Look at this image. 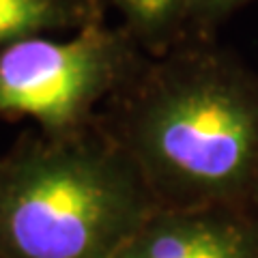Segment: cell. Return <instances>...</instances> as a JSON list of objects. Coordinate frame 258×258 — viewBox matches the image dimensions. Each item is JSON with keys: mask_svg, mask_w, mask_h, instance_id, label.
<instances>
[{"mask_svg": "<svg viewBox=\"0 0 258 258\" xmlns=\"http://www.w3.org/2000/svg\"><path fill=\"white\" fill-rule=\"evenodd\" d=\"M157 205L101 127L24 136L0 155V254L114 258Z\"/></svg>", "mask_w": 258, "mask_h": 258, "instance_id": "7a4b0ae2", "label": "cell"}, {"mask_svg": "<svg viewBox=\"0 0 258 258\" xmlns=\"http://www.w3.org/2000/svg\"><path fill=\"white\" fill-rule=\"evenodd\" d=\"M129 32L97 20L71 37H30L0 50V118H30L47 136L93 127L97 108L136 69Z\"/></svg>", "mask_w": 258, "mask_h": 258, "instance_id": "3957f363", "label": "cell"}, {"mask_svg": "<svg viewBox=\"0 0 258 258\" xmlns=\"http://www.w3.org/2000/svg\"><path fill=\"white\" fill-rule=\"evenodd\" d=\"M101 127L157 207L258 203V76L213 50H187L136 71Z\"/></svg>", "mask_w": 258, "mask_h": 258, "instance_id": "6da1fadb", "label": "cell"}, {"mask_svg": "<svg viewBox=\"0 0 258 258\" xmlns=\"http://www.w3.org/2000/svg\"><path fill=\"white\" fill-rule=\"evenodd\" d=\"M247 0H196V15H222Z\"/></svg>", "mask_w": 258, "mask_h": 258, "instance_id": "52a82bcc", "label": "cell"}, {"mask_svg": "<svg viewBox=\"0 0 258 258\" xmlns=\"http://www.w3.org/2000/svg\"><path fill=\"white\" fill-rule=\"evenodd\" d=\"M93 0H0V50L30 37L97 22Z\"/></svg>", "mask_w": 258, "mask_h": 258, "instance_id": "5b68a950", "label": "cell"}, {"mask_svg": "<svg viewBox=\"0 0 258 258\" xmlns=\"http://www.w3.org/2000/svg\"><path fill=\"white\" fill-rule=\"evenodd\" d=\"M123 13L129 35L147 43H166L179 32L191 15L196 0H110Z\"/></svg>", "mask_w": 258, "mask_h": 258, "instance_id": "8992f818", "label": "cell"}, {"mask_svg": "<svg viewBox=\"0 0 258 258\" xmlns=\"http://www.w3.org/2000/svg\"><path fill=\"white\" fill-rule=\"evenodd\" d=\"M114 258H258L243 209L157 207Z\"/></svg>", "mask_w": 258, "mask_h": 258, "instance_id": "277c9868", "label": "cell"}]
</instances>
